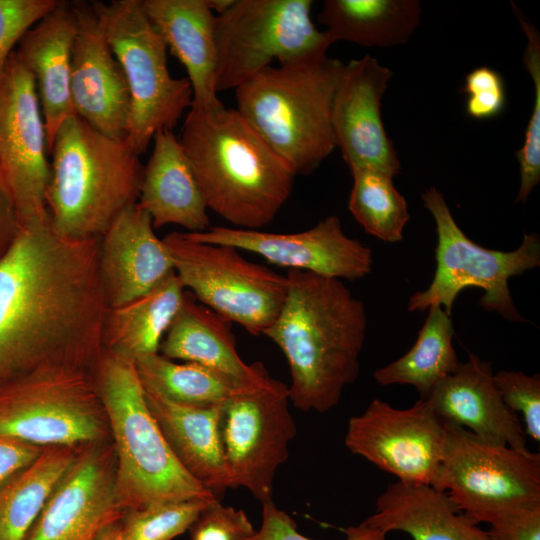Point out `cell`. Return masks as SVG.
I'll return each mask as SVG.
<instances>
[{"label": "cell", "instance_id": "obj_1", "mask_svg": "<svg viewBox=\"0 0 540 540\" xmlns=\"http://www.w3.org/2000/svg\"><path fill=\"white\" fill-rule=\"evenodd\" d=\"M99 245L61 237L48 212L19 225L0 258V385L42 367L92 371L109 310Z\"/></svg>", "mask_w": 540, "mask_h": 540}, {"label": "cell", "instance_id": "obj_2", "mask_svg": "<svg viewBox=\"0 0 540 540\" xmlns=\"http://www.w3.org/2000/svg\"><path fill=\"white\" fill-rule=\"evenodd\" d=\"M286 276L283 306L263 335L287 360L290 402L301 411L326 412L359 375L366 310L342 280L298 270Z\"/></svg>", "mask_w": 540, "mask_h": 540}, {"label": "cell", "instance_id": "obj_3", "mask_svg": "<svg viewBox=\"0 0 540 540\" xmlns=\"http://www.w3.org/2000/svg\"><path fill=\"white\" fill-rule=\"evenodd\" d=\"M178 139L208 210L236 228L268 225L290 197L296 175L236 108H190Z\"/></svg>", "mask_w": 540, "mask_h": 540}, {"label": "cell", "instance_id": "obj_4", "mask_svg": "<svg viewBox=\"0 0 540 540\" xmlns=\"http://www.w3.org/2000/svg\"><path fill=\"white\" fill-rule=\"evenodd\" d=\"M49 155L46 209L61 237L101 239L137 203L144 166L126 141L110 138L73 115L57 130Z\"/></svg>", "mask_w": 540, "mask_h": 540}, {"label": "cell", "instance_id": "obj_5", "mask_svg": "<svg viewBox=\"0 0 540 540\" xmlns=\"http://www.w3.org/2000/svg\"><path fill=\"white\" fill-rule=\"evenodd\" d=\"M92 374L114 440L115 489L124 511L215 498L172 452L147 405L135 362L103 349Z\"/></svg>", "mask_w": 540, "mask_h": 540}, {"label": "cell", "instance_id": "obj_6", "mask_svg": "<svg viewBox=\"0 0 540 540\" xmlns=\"http://www.w3.org/2000/svg\"><path fill=\"white\" fill-rule=\"evenodd\" d=\"M344 64L326 54L269 66L235 89L236 109L295 175L336 148L332 104Z\"/></svg>", "mask_w": 540, "mask_h": 540}, {"label": "cell", "instance_id": "obj_7", "mask_svg": "<svg viewBox=\"0 0 540 540\" xmlns=\"http://www.w3.org/2000/svg\"><path fill=\"white\" fill-rule=\"evenodd\" d=\"M91 4L128 84L131 110L125 141L139 156L158 130H172L191 108L192 87L187 78L170 74L167 46L142 0Z\"/></svg>", "mask_w": 540, "mask_h": 540}, {"label": "cell", "instance_id": "obj_8", "mask_svg": "<svg viewBox=\"0 0 540 540\" xmlns=\"http://www.w3.org/2000/svg\"><path fill=\"white\" fill-rule=\"evenodd\" d=\"M311 0H234L215 15L217 93L236 89L277 60L287 64L326 55L334 43L311 18Z\"/></svg>", "mask_w": 540, "mask_h": 540}, {"label": "cell", "instance_id": "obj_9", "mask_svg": "<svg viewBox=\"0 0 540 540\" xmlns=\"http://www.w3.org/2000/svg\"><path fill=\"white\" fill-rule=\"evenodd\" d=\"M425 208L435 220L436 270L430 285L415 292L408 301L409 311L441 306L451 315L454 301L468 287L484 291L479 304L509 321L526 322L514 305L508 280L540 266V238L525 234L513 251L484 248L470 240L456 223L443 194L435 187L422 193Z\"/></svg>", "mask_w": 540, "mask_h": 540}, {"label": "cell", "instance_id": "obj_10", "mask_svg": "<svg viewBox=\"0 0 540 540\" xmlns=\"http://www.w3.org/2000/svg\"><path fill=\"white\" fill-rule=\"evenodd\" d=\"M107 428L92 371L42 367L0 385V435L78 447L101 441Z\"/></svg>", "mask_w": 540, "mask_h": 540}, {"label": "cell", "instance_id": "obj_11", "mask_svg": "<svg viewBox=\"0 0 540 540\" xmlns=\"http://www.w3.org/2000/svg\"><path fill=\"white\" fill-rule=\"evenodd\" d=\"M163 242L177 277L198 302L253 336L273 324L286 298V275L250 262L235 247L200 242L186 232H171Z\"/></svg>", "mask_w": 540, "mask_h": 540}, {"label": "cell", "instance_id": "obj_12", "mask_svg": "<svg viewBox=\"0 0 540 540\" xmlns=\"http://www.w3.org/2000/svg\"><path fill=\"white\" fill-rule=\"evenodd\" d=\"M442 461L431 486L476 524L518 507L540 506V455L483 440L445 423Z\"/></svg>", "mask_w": 540, "mask_h": 540}, {"label": "cell", "instance_id": "obj_13", "mask_svg": "<svg viewBox=\"0 0 540 540\" xmlns=\"http://www.w3.org/2000/svg\"><path fill=\"white\" fill-rule=\"evenodd\" d=\"M288 385L267 370L221 405L220 432L230 488L271 500L276 472L289 456L296 424Z\"/></svg>", "mask_w": 540, "mask_h": 540}, {"label": "cell", "instance_id": "obj_14", "mask_svg": "<svg viewBox=\"0 0 540 540\" xmlns=\"http://www.w3.org/2000/svg\"><path fill=\"white\" fill-rule=\"evenodd\" d=\"M47 154L35 82L14 50L0 78V190L11 201L19 225L47 213Z\"/></svg>", "mask_w": 540, "mask_h": 540}, {"label": "cell", "instance_id": "obj_15", "mask_svg": "<svg viewBox=\"0 0 540 540\" xmlns=\"http://www.w3.org/2000/svg\"><path fill=\"white\" fill-rule=\"evenodd\" d=\"M445 437V423L424 399L407 409L374 399L349 419L345 445L398 481L432 485Z\"/></svg>", "mask_w": 540, "mask_h": 540}, {"label": "cell", "instance_id": "obj_16", "mask_svg": "<svg viewBox=\"0 0 540 540\" xmlns=\"http://www.w3.org/2000/svg\"><path fill=\"white\" fill-rule=\"evenodd\" d=\"M194 240L223 244L261 256L287 270L306 271L339 280H356L371 272L372 250L343 231L340 219L331 215L315 226L296 233H272L261 229L224 226L188 233Z\"/></svg>", "mask_w": 540, "mask_h": 540}, {"label": "cell", "instance_id": "obj_17", "mask_svg": "<svg viewBox=\"0 0 540 540\" xmlns=\"http://www.w3.org/2000/svg\"><path fill=\"white\" fill-rule=\"evenodd\" d=\"M113 446L83 445L25 540H94L125 515L115 489Z\"/></svg>", "mask_w": 540, "mask_h": 540}, {"label": "cell", "instance_id": "obj_18", "mask_svg": "<svg viewBox=\"0 0 540 540\" xmlns=\"http://www.w3.org/2000/svg\"><path fill=\"white\" fill-rule=\"evenodd\" d=\"M393 72L370 55L344 64L332 104V127L350 172L359 168L392 177L401 162L381 117V102Z\"/></svg>", "mask_w": 540, "mask_h": 540}, {"label": "cell", "instance_id": "obj_19", "mask_svg": "<svg viewBox=\"0 0 540 540\" xmlns=\"http://www.w3.org/2000/svg\"><path fill=\"white\" fill-rule=\"evenodd\" d=\"M77 31L71 58V99L75 114L100 133L125 141L131 101L124 72L91 2L73 1Z\"/></svg>", "mask_w": 540, "mask_h": 540}, {"label": "cell", "instance_id": "obj_20", "mask_svg": "<svg viewBox=\"0 0 540 540\" xmlns=\"http://www.w3.org/2000/svg\"><path fill=\"white\" fill-rule=\"evenodd\" d=\"M98 262L109 308L145 295L174 272L168 248L137 203L125 209L101 237Z\"/></svg>", "mask_w": 540, "mask_h": 540}, {"label": "cell", "instance_id": "obj_21", "mask_svg": "<svg viewBox=\"0 0 540 540\" xmlns=\"http://www.w3.org/2000/svg\"><path fill=\"white\" fill-rule=\"evenodd\" d=\"M423 399L444 423L520 453H532L517 415L499 395L491 365L475 354L469 353L467 362L459 363Z\"/></svg>", "mask_w": 540, "mask_h": 540}, {"label": "cell", "instance_id": "obj_22", "mask_svg": "<svg viewBox=\"0 0 540 540\" xmlns=\"http://www.w3.org/2000/svg\"><path fill=\"white\" fill-rule=\"evenodd\" d=\"M77 31L73 2L59 1L21 38L16 56L31 74L45 124L47 152L61 124L76 115L71 99V58Z\"/></svg>", "mask_w": 540, "mask_h": 540}, {"label": "cell", "instance_id": "obj_23", "mask_svg": "<svg viewBox=\"0 0 540 540\" xmlns=\"http://www.w3.org/2000/svg\"><path fill=\"white\" fill-rule=\"evenodd\" d=\"M144 166L137 205L154 229L177 225L188 233L210 227L208 207L190 161L172 130H158Z\"/></svg>", "mask_w": 540, "mask_h": 540}, {"label": "cell", "instance_id": "obj_24", "mask_svg": "<svg viewBox=\"0 0 540 540\" xmlns=\"http://www.w3.org/2000/svg\"><path fill=\"white\" fill-rule=\"evenodd\" d=\"M142 5L167 49L187 71L193 92L191 108L223 104L215 87V15L208 0H142Z\"/></svg>", "mask_w": 540, "mask_h": 540}, {"label": "cell", "instance_id": "obj_25", "mask_svg": "<svg viewBox=\"0 0 540 540\" xmlns=\"http://www.w3.org/2000/svg\"><path fill=\"white\" fill-rule=\"evenodd\" d=\"M147 405L185 470L221 500L230 488L220 432L221 405L194 407L145 391Z\"/></svg>", "mask_w": 540, "mask_h": 540}, {"label": "cell", "instance_id": "obj_26", "mask_svg": "<svg viewBox=\"0 0 540 540\" xmlns=\"http://www.w3.org/2000/svg\"><path fill=\"white\" fill-rule=\"evenodd\" d=\"M375 506L363 523L386 534L402 531L413 540H490L446 492L431 485L391 483Z\"/></svg>", "mask_w": 540, "mask_h": 540}, {"label": "cell", "instance_id": "obj_27", "mask_svg": "<svg viewBox=\"0 0 540 540\" xmlns=\"http://www.w3.org/2000/svg\"><path fill=\"white\" fill-rule=\"evenodd\" d=\"M232 324L198 302L192 294L186 293L159 351L171 360L198 363L250 384L266 368L260 362L247 364L242 360L237 351Z\"/></svg>", "mask_w": 540, "mask_h": 540}, {"label": "cell", "instance_id": "obj_28", "mask_svg": "<svg viewBox=\"0 0 540 540\" xmlns=\"http://www.w3.org/2000/svg\"><path fill=\"white\" fill-rule=\"evenodd\" d=\"M186 293L174 271L145 295L109 308L103 326L104 349L134 362L158 353Z\"/></svg>", "mask_w": 540, "mask_h": 540}, {"label": "cell", "instance_id": "obj_29", "mask_svg": "<svg viewBox=\"0 0 540 540\" xmlns=\"http://www.w3.org/2000/svg\"><path fill=\"white\" fill-rule=\"evenodd\" d=\"M420 15L417 0H326L317 18L334 42L390 47L409 40Z\"/></svg>", "mask_w": 540, "mask_h": 540}, {"label": "cell", "instance_id": "obj_30", "mask_svg": "<svg viewBox=\"0 0 540 540\" xmlns=\"http://www.w3.org/2000/svg\"><path fill=\"white\" fill-rule=\"evenodd\" d=\"M79 449V446L44 447L32 463L0 485V540L26 539Z\"/></svg>", "mask_w": 540, "mask_h": 540}, {"label": "cell", "instance_id": "obj_31", "mask_svg": "<svg viewBox=\"0 0 540 540\" xmlns=\"http://www.w3.org/2000/svg\"><path fill=\"white\" fill-rule=\"evenodd\" d=\"M428 309L427 318L411 349L373 373L375 381L382 386H413L421 399L453 373L460 363L452 344L454 329L450 315L439 305Z\"/></svg>", "mask_w": 540, "mask_h": 540}, {"label": "cell", "instance_id": "obj_32", "mask_svg": "<svg viewBox=\"0 0 540 540\" xmlns=\"http://www.w3.org/2000/svg\"><path fill=\"white\" fill-rule=\"evenodd\" d=\"M135 367L145 391L194 407L220 406L249 385L216 369L178 363L159 353L137 359Z\"/></svg>", "mask_w": 540, "mask_h": 540}, {"label": "cell", "instance_id": "obj_33", "mask_svg": "<svg viewBox=\"0 0 540 540\" xmlns=\"http://www.w3.org/2000/svg\"><path fill=\"white\" fill-rule=\"evenodd\" d=\"M351 175L353 185L348 209L355 220L366 233L382 241H401L410 214L404 196L393 183V177L369 168L355 169Z\"/></svg>", "mask_w": 540, "mask_h": 540}, {"label": "cell", "instance_id": "obj_34", "mask_svg": "<svg viewBox=\"0 0 540 540\" xmlns=\"http://www.w3.org/2000/svg\"><path fill=\"white\" fill-rule=\"evenodd\" d=\"M514 15L526 37L523 64L531 75L534 100L525 131L523 145L516 151L519 162L520 186L516 202H525L540 182V35L536 27L526 18L520 8L511 3Z\"/></svg>", "mask_w": 540, "mask_h": 540}, {"label": "cell", "instance_id": "obj_35", "mask_svg": "<svg viewBox=\"0 0 540 540\" xmlns=\"http://www.w3.org/2000/svg\"><path fill=\"white\" fill-rule=\"evenodd\" d=\"M213 499L164 502L128 510L121 519V539L172 540L188 530Z\"/></svg>", "mask_w": 540, "mask_h": 540}, {"label": "cell", "instance_id": "obj_36", "mask_svg": "<svg viewBox=\"0 0 540 540\" xmlns=\"http://www.w3.org/2000/svg\"><path fill=\"white\" fill-rule=\"evenodd\" d=\"M493 381L504 404L515 414L522 415L526 433L539 442L540 375L500 370L493 374Z\"/></svg>", "mask_w": 540, "mask_h": 540}, {"label": "cell", "instance_id": "obj_37", "mask_svg": "<svg viewBox=\"0 0 540 540\" xmlns=\"http://www.w3.org/2000/svg\"><path fill=\"white\" fill-rule=\"evenodd\" d=\"M57 3L58 0H0V78L14 46Z\"/></svg>", "mask_w": 540, "mask_h": 540}, {"label": "cell", "instance_id": "obj_38", "mask_svg": "<svg viewBox=\"0 0 540 540\" xmlns=\"http://www.w3.org/2000/svg\"><path fill=\"white\" fill-rule=\"evenodd\" d=\"M465 110L469 117L486 120L500 115L506 106V88L502 75L489 66L471 70L464 79Z\"/></svg>", "mask_w": 540, "mask_h": 540}, {"label": "cell", "instance_id": "obj_39", "mask_svg": "<svg viewBox=\"0 0 540 540\" xmlns=\"http://www.w3.org/2000/svg\"><path fill=\"white\" fill-rule=\"evenodd\" d=\"M188 530L191 540H249L256 531L243 510L219 499L211 500Z\"/></svg>", "mask_w": 540, "mask_h": 540}, {"label": "cell", "instance_id": "obj_40", "mask_svg": "<svg viewBox=\"0 0 540 540\" xmlns=\"http://www.w3.org/2000/svg\"><path fill=\"white\" fill-rule=\"evenodd\" d=\"M262 504V523L249 540H313L298 532L295 521L273 499ZM345 540H386V533L364 524L344 529Z\"/></svg>", "mask_w": 540, "mask_h": 540}, {"label": "cell", "instance_id": "obj_41", "mask_svg": "<svg viewBox=\"0 0 540 540\" xmlns=\"http://www.w3.org/2000/svg\"><path fill=\"white\" fill-rule=\"evenodd\" d=\"M487 523L490 540H540V506L509 509Z\"/></svg>", "mask_w": 540, "mask_h": 540}, {"label": "cell", "instance_id": "obj_42", "mask_svg": "<svg viewBox=\"0 0 540 540\" xmlns=\"http://www.w3.org/2000/svg\"><path fill=\"white\" fill-rule=\"evenodd\" d=\"M44 447L0 435V485L32 463Z\"/></svg>", "mask_w": 540, "mask_h": 540}, {"label": "cell", "instance_id": "obj_43", "mask_svg": "<svg viewBox=\"0 0 540 540\" xmlns=\"http://www.w3.org/2000/svg\"><path fill=\"white\" fill-rule=\"evenodd\" d=\"M19 228L14 207L7 195L0 190V258L12 244Z\"/></svg>", "mask_w": 540, "mask_h": 540}, {"label": "cell", "instance_id": "obj_44", "mask_svg": "<svg viewBox=\"0 0 540 540\" xmlns=\"http://www.w3.org/2000/svg\"><path fill=\"white\" fill-rule=\"evenodd\" d=\"M94 540H122L121 520L105 527Z\"/></svg>", "mask_w": 540, "mask_h": 540}, {"label": "cell", "instance_id": "obj_45", "mask_svg": "<svg viewBox=\"0 0 540 540\" xmlns=\"http://www.w3.org/2000/svg\"><path fill=\"white\" fill-rule=\"evenodd\" d=\"M234 0H208V4L214 15L225 12L232 5Z\"/></svg>", "mask_w": 540, "mask_h": 540}]
</instances>
